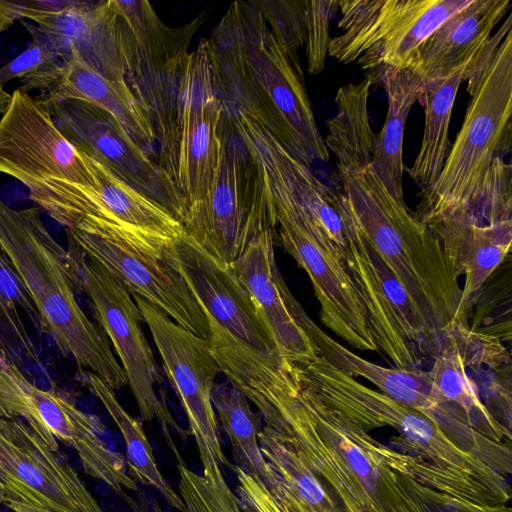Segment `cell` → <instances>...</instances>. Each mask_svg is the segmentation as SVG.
I'll use <instances>...</instances> for the list:
<instances>
[{"instance_id": "obj_3", "label": "cell", "mask_w": 512, "mask_h": 512, "mask_svg": "<svg viewBox=\"0 0 512 512\" xmlns=\"http://www.w3.org/2000/svg\"><path fill=\"white\" fill-rule=\"evenodd\" d=\"M297 378L326 406L366 431L391 427L393 448L402 453L397 472L461 500L507 504L505 475L481 452L439 422L371 389L320 356L293 364ZM392 448V447H391Z\"/></svg>"}, {"instance_id": "obj_26", "label": "cell", "mask_w": 512, "mask_h": 512, "mask_svg": "<svg viewBox=\"0 0 512 512\" xmlns=\"http://www.w3.org/2000/svg\"><path fill=\"white\" fill-rule=\"evenodd\" d=\"M383 85L388 100L386 120L375 135L373 168L384 187L400 203L403 197V136L412 105L423 90L422 79L413 68H385L373 79ZM372 81V83H373Z\"/></svg>"}, {"instance_id": "obj_15", "label": "cell", "mask_w": 512, "mask_h": 512, "mask_svg": "<svg viewBox=\"0 0 512 512\" xmlns=\"http://www.w3.org/2000/svg\"><path fill=\"white\" fill-rule=\"evenodd\" d=\"M51 512H103L66 458L19 418H0V504Z\"/></svg>"}, {"instance_id": "obj_39", "label": "cell", "mask_w": 512, "mask_h": 512, "mask_svg": "<svg viewBox=\"0 0 512 512\" xmlns=\"http://www.w3.org/2000/svg\"><path fill=\"white\" fill-rule=\"evenodd\" d=\"M398 473L410 496L412 512H511L507 504H479L457 499Z\"/></svg>"}, {"instance_id": "obj_36", "label": "cell", "mask_w": 512, "mask_h": 512, "mask_svg": "<svg viewBox=\"0 0 512 512\" xmlns=\"http://www.w3.org/2000/svg\"><path fill=\"white\" fill-rule=\"evenodd\" d=\"M269 29L290 58L300 64L298 50L304 44L305 0L255 1Z\"/></svg>"}, {"instance_id": "obj_5", "label": "cell", "mask_w": 512, "mask_h": 512, "mask_svg": "<svg viewBox=\"0 0 512 512\" xmlns=\"http://www.w3.org/2000/svg\"><path fill=\"white\" fill-rule=\"evenodd\" d=\"M465 81L471 100L439 177L419 194L415 215L421 222L448 215L480 221L493 162L511 147V14L469 63Z\"/></svg>"}, {"instance_id": "obj_29", "label": "cell", "mask_w": 512, "mask_h": 512, "mask_svg": "<svg viewBox=\"0 0 512 512\" xmlns=\"http://www.w3.org/2000/svg\"><path fill=\"white\" fill-rule=\"evenodd\" d=\"M472 59L447 75L423 84L418 100L425 108L423 138L419 153L407 170L421 192L435 183L444 166L449 144L448 130L452 108Z\"/></svg>"}, {"instance_id": "obj_16", "label": "cell", "mask_w": 512, "mask_h": 512, "mask_svg": "<svg viewBox=\"0 0 512 512\" xmlns=\"http://www.w3.org/2000/svg\"><path fill=\"white\" fill-rule=\"evenodd\" d=\"M274 236L308 274L321 307V320L354 348L377 351L365 308L343 262L309 230L287 202L266 196Z\"/></svg>"}, {"instance_id": "obj_23", "label": "cell", "mask_w": 512, "mask_h": 512, "mask_svg": "<svg viewBox=\"0 0 512 512\" xmlns=\"http://www.w3.org/2000/svg\"><path fill=\"white\" fill-rule=\"evenodd\" d=\"M297 318L313 343L317 355L340 372L369 380L380 392L432 417L442 427H447L460 418L456 407L436 401L429 371L374 364L327 335L311 320L302 306L298 310Z\"/></svg>"}, {"instance_id": "obj_9", "label": "cell", "mask_w": 512, "mask_h": 512, "mask_svg": "<svg viewBox=\"0 0 512 512\" xmlns=\"http://www.w3.org/2000/svg\"><path fill=\"white\" fill-rule=\"evenodd\" d=\"M169 254L193 290L209 322L213 353L227 378H264L284 359L252 301L229 268L205 252L183 230Z\"/></svg>"}, {"instance_id": "obj_30", "label": "cell", "mask_w": 512, "mask_h": 512, "mask_svg": "<svg viewBox=\"0 0 512 512\" xmlns=\"http://www.w3.org/2000/svg\"><path fill=\"white\" fill-rule=\"evenodd\" d=\"M79 381L103 404L119 428L126 444V463L130 477L134 481L155 488L170 506L186 512L180 495L165 480L157 467L142 423L122 407L115 390L94 373L80 372Z\"/></svg>"}, {"instance_id": "obj_44", "label": "cell", "mask_w": 512, "mask_h": 512, "mask_svg": "<svg viewBox=\"0 0 512 512\" xmlns=\"http://www.w3.org/2000/svg\"><path fill=\"white\" fill-rule=\"evenodd\" d=\"M6 358L4 352L0 349V360Z\"/></svg>"}, {"instance_id": "obj_21", "label": "cell", "mask_w": 512, "mask_h": 512, "mask_svg": "<svg viewBox=\"0 0 512 512\" xmlns=\"http://www.w3.org/2000/svg\"><path fill=\"white\" fill-rule=\"evenodd\" d=\"M274 245V231L269 228L227 267L250 297L280 356L290 363H301L318 355L298 321L301 305L281 276Z\"/></svg>"}, {"instance_id": "obj_31", "label": "cell", "mask_w": 512, "mask_h": 512, "mask_svg": "<svg viewBox=\"0 0 512 512\" xmlns=\"http://www.w3.org/2000/svg\"><path fill=\"white\" fill-rule=\"evenodd\" d=\"M431 357L433 365L429 372L436 401L455 406L464 414L469 424L486 437L497 442H501L506 436L510 438V431L486 409L460 356L449 345L438 340Z\"/></svg>"}, {"instance_id": "obj_7", "label": "cell", "mask_w": 512, "mask_h": 512, "mask_svg": "<svg viewBox=\"0 0 512 512\" xmlns=\"http://www.w3.org/2000/svg\"><path fill=\"white\" fill-rule=\"evenodd\" d=\"M66 232L70 248L116 279L131 295L210 340L206 314L169 254V242L176 236L97 217H85Z\"/></svg>"}, {"instance_id": "obj_2", "label": "cell", "mask_w": 512, "mask_h": 512, "mask_svg": "<svg viewBox=\"0 0 512 512\" xmlns=\"http://www.w3.org/2000/svg\"><path fill=\"white\" fill-rule=\"evenodd\" d=\"M216 90L225 107L266 128L307 166L330 159L295 63L255 1L232 3L207 39Z\"/></svg>"}, {"instance_id": "obj_13", "label": "cell", "mask_w": 512, "mask_h": 512, "mask_svg": "<svg viewBox=\"0 0 512 512\" xmlns=\"http://www.w3.org/2000/svg\"><path fill=\"white\" fill-rule=\"evenodd\" d=\"M42 104L57 129L76 150L163 206L183 224L187 202L176 182L111 114L75 99Z\"/></svg>"}, {"instance_id": "obj_10", "label": "cell", "mask_w": 512, "mask_h": 512, "mask_svg": "<svg viewBox=\"0 0 512 512\" xmlns=\"http://www.w3.org/2000/svg\"><path fill=\"white\" fill-rule=\"evenodd\" d=\"M217 166L205 195L187 207L183 228L210 256L228 266L262 232L272 216L255 164L223 108Z\"/></svg>"}, {"instance_id": "obj_37", "label": "cell", "mask_w": 512, "mask_h": 512, "mask_svg": "<svg viewBox=\"0 0 512 512\" xmlns=\"http://www.w3.org/2000/svg\"><path fill=\"white\" fill-rule=\"evenodd\" d=\"M339 0H305L304 44L309 74L322 72L330 43L329 25Z\"/></svg>"}, {"instance_id": "obj_33", "label": "cell", "mask_w": 512, "mask_h": 512, "mask_svg": "<svg viewBox=\"0 0 512 512\" xmlns=\"http://www.w3.org/2000/svg\"><path fill=\"white\" fill-rule=\"evenodd\" d=\"M19 309L40 328V316L22 280L0 246V320L14 334L27 356L38 362L34 345L20 318Z\"/></svg>"}, {"instance_id": "obj_19", "label": "cell", "mask_w": 512, "mask_h": 512, "mask_svg": "<svg viewBox=\"0 0 512 512\" xmlns=\"http://www.w3.org/2000/svg\"><path fill=\"white\" fill-rule=\"evenodd\" d=\"M80 153L93 176L94 187L51 179L29 190L30 199L59 224L69 229L85 217H97L171 237L184 230L163 206Z\"/></svg>"}, {"instance_id": "obj_28", "label": "cell", "mask_w": 512, "mask_h": 512, "mask_svg": "<svg viewBox=\"0 0 512 512\" xmlns=\"http://www.w3.org/2000/svg\"><path fill=\"white\" fill-rule=\"evenodd\" d=\"M270 473L268 491L287 512H345L305 459L266 426L258 434Z\"/></svg>"}, {"instance_id": "obj_11", "label": "cell", "mask_w": 512, "mask_h": 512, "mask_svg": "<svg viewBox=\"0 0 512 512\" xmlns=\"http://www.w3.org/2000/svg\"><path fill=\"white\" fill-rule=\"evenodd\" d=\"M148 325L164 372L186 413L203 466V477L224 480L221 466H229L220 443L212 404L215 379L221 373L208 339L176 324L157 307L132 295Z\"/></svg>"}, {"instance_id": "obj_8", "label": "cell", "mask_w": 512, "mask_h": 512, "mask_svg": "<svg viewBox=\"0 0 512 512\" xmlns=\"http://www.w3.org/2000/svg\"><path fill=\"white\" fill-rule=\"evenodd\" d=\"M125 83L156 133L159 161L174 179L177 97L189 45L207 17L164 24L147 1L114 0Z\"/></svg>"}, {"instance_id": "obj_34", "label": "cell", "mask_w": 512, "mask_h": 512, "mask_svg": "<svg viewBox=\"0 0 512 512\" xmlns=\"http://www.w3.org/2000/svg\"><path fill=\"white\" fill-rule=\"evenodd\" d=\"M438 340L449 345L465 368L473 373L485 367L497 369L510 364V353L496 335L476 331L459 322L446 327Z\"/></svg>"}, {"instance_id": "obj_41", "label": "cell", "mask_w": 512, "mask_h": 512, "mask_svg": "<svg viewBox=\"0 0 512 512\" xmlns=\"http://www.w3.org/2000/svg\"><path fill=\"white\" fill-rule=\"evenodd\" d=\"M3 505L8 507L13 512H51V511L45 510L40 507H36L33 505H29V504L17 502V501L6 502Z\"/></svg>"}, {"instance_id": "obj_17", "label": "cell", "mask_w": 512, "mask_h": 512, "mask_svg": "<svg viewBox=\"0 0 512 512\" xmlns=\"http://www.w3.org/2000/svg\"><path fill=\"white\" fill-rule=\"evenodd\" d=\"M176 113L174 180L188 207L207 192L221 146L223 103L216 90L207 39L188 54Z\"/></svg>"}, {"instance_id": "obj_35", "label": "cell", "mask_w": 512, "mask_h": 512, "mask_svg": "<svg viewBox=\"0 0 512 512\" xmlns=\"http://www.w3.org/2000/svg\"><path fill=\"white\" fill-rule=\"evenodd\" d=\"M180 497L186 512H243L237 496L225 480H207L179 464Z\"/></svg>"}, {"instance_id": "obj_25", "label": "cell", "mask_w": 512, "mask_h": 512, "mask_svg": "<svg viewBox=\"0 0 512 512\" xmlns=\"http://www.w3.org/2000/svg\"><path fill=\"white\" fill-rule=\"evenodd\" d=\"M510 9L508 0H471L435 30L418 50L413 69L425 84L471 60Z\"/></svg>"}, {"instance_id": "obj_40", "label": "cell", "mask_w": 512, "mask_h": 512, "mask_svg": "<svg viewBox=\"0 0 512 512\" xmlns=\"http://www.w3.org/2000/svg\"><path fill=\"white\" fill-rule=\"evenodd\" d=\"M479 379V396L491 416L510 431L511 424V365L497 369L483 368L474 373Z\"/></svg>"}, {"instance_id": "obj_32", "label": "cell", "mask_w": 512, "mask_h": 512, "mask_svg": "<svg viewBox=\"0 0 512 512\" xmlns=\"http://www.w3.org/2000/svg\"><path fill=\"white\" fill-rule=\"evenodd\" d=\"M212 404L232 444L237 468L268 489L270 473L258 441L260 418L248 398L231 384H215Z\"/></svg>"}, {"instance_id": "obj_12", "label": "cell", "mask_w": 512, "mask_h": 512, "mask_svg": "<svg viewBox=\"0 0 512 512\" xmlns=\"http://www.w3.org/2000/svg\"><path fill=\"white\" fill-rule=\"evenodd\" d=\"M343 212L347 246L342 262L365 308L378 352L396 368H418L422 357L431 355L436 338L404 287Z\"/></svg>"}, {"instance_id": "obj_42", "label": "cell", "mask_w": 512, "mask_h": 512, "mask_svg": "<svg viewBox=\"0 0 512 512\" xmlns=\"http://www.w3.org/2000/svg\"><path fill=\"white\" fill-rule=\"evenodd\" d=\"M10 99L11 94L5 91L3 87H0V114H2L6 110L10 102Z\"/></svg>"}, {"instance_id": "obj_6", "label": "cell", "mask_w": 512, "mask_h": 512, "mask_svg": "<svg viewBox=\"0 0 512 512\" xmlns=\"http://www.w3.org/2000/svg\"><path fill=\"white\" fill-rule=\"evenodd\" d=\"M0 246L22 280L48 334L80 372H92L112 389L128 384L107 337L75 297L77 268L44 225L37 207L15 209L0 198Z\"/></svg>"}, {"instance_id": "obj_27", "label": "cell", "mask_w": 512, "mask_h": 512, "mask_svg": "<svg viewBox=\"0 0 512 512\" xmlns=\"http://www.w3.org/2000/svg\"><path fill=\"white\" fill-rule=\"evenodd\" d=\"M471 0H408L385 36L356 63L372 81L385 68H413L421 45Z\"/></svg>"}, {"instance_id": "obj_22", "label": "cell", "mask_w": 512, "mask_h": 512, "mask_svg": "<svg viewBox=\"0 0 512 512\" xmlns=\"http://www.w3.org/2000/svg\"><path fill=\"white\" fill-rule=\"evenodd\" d=\"M20 82L22 85L19 89L24 92L33 89L42 91L38 100L44 104L75 99L100 107L159 159L158 141L152 123L126 84L112 81L74 58L24 77Z\"/></svg>"}, {"instance_id": "obj_43", "label": "cell", "mask_w": 512, "mask_h": 512, "mask_svg": "<svg viewBox=\"0 0 512 512\" xmlns=\"http://www.w3.org/2000/svg\"><path fill=\"white\" fill-rule=\"evenodd\" d=\"M268 500L273 512H287L276 502L270 492H268Z\"/></svg>"}, {"instance_id": "obj_24", "label": "cell", "mask_w": 512, "mask_h": 512, "mask_svg": "<svg viewBox=\"0 0 512 512\" xmlns=\"http://www.w3.org/2000/svg\"><path fill=\"white\" fill-rule=\"evenodd\" d=\"M422 222L440 242L454 275H465L461 306L468 321L474 299L510 251L512 222L480 224L453 215Z\"/></svg>"}, {"instance_id": "obj_4", "label": "cell", "mask_w": 512, "mask_h": 512, "mask_svg": "<svg viewBox=\"0 0 512 512\" xmlns=\"http://www.w3.org/2000/svg\"><path fill=\"white\" fill-rule=\"evenodd\" d=\"M258 411L265 426L327 484L345 512H412L400 475L388 463V446L326 406L293 366Z\"/></svg>"}, {"instance_id": "obj_14", "label": "cell", "mask_w": 512, "mask_h": 512, "mask_svg": "<svg viewBox=\"0 0 512 512\" xmlns=\"http://www.w3.org/2000/svg\"><path fill=\"white\" fill-rule=\"evenodd\" d=\"M77 268V290L89 299L94 317L120 359L128 384L145 421L157 419L163 429H177L172 416L156 392L159 368L143 333L142 313L131 294L112 276L70 249Z\"/></svg>"}, {"instance_id": "obj_38", "label": "cell", "mask_w": 512, "mask_h": 512, "mask_svg": "<svg viewBox=\"0 0 512 512\" xmlns=\"http://www.w3.org/2000/svg\"><path fill=\"white\" fill-rule=\"evenodd\" d=\"M20 22L31 35L32 42L24 52L0 68L1 87L14 78L22 79L61 63L56 50L42 30L27 21Z\"/></svg>"}, {"instance_id": "obj_1", "label": "cell", "mask_w": 512, "mask_h": 512, "mask_svg": "<svg viewBox=\"0 0 512 512\" xmlns=\"http://www.w3.org/2000/svg\"><path fill=\"white\" fill-rule=\"evenodd\" d=\"M370 85L341 86L337 112L327 121L326 147L335 158L336 188L354 225L371 243L427 321L436 341L454 322L468 326L462 288L438 239L405 203L396 201L374 171L375 133Z\"/></svg>"}, {"instance_id": "obj_20", "label": "cell", "mask_w": 512, "mask_h": 512, "mask_svg": "<svg viewBox=\"0 0 512 512\" xmlns=\"http://www.w3.org/2000/svg\"><path fill=\"white\" fill-rule=\"evenodd\" d=\"M26 19L37 24L61 61L77 59L126 84L114 0H36Z\"/></svg>"}, {"instance_id": "obj_18", "label": "cell", "mask_w": 512, "mask_h": 512, "mask_svg": "<svg viewBox=\"0 0 512 512\" xmlns=\"http://www.w3.org/2000/svg\"><path fill=\"white\" fill-rule=\"evenodd\" d=\"M0 173L28 189L51 179L94 187L81 153L60 133L47 108L19 88L0 117Z\"/></svg>"}]
</instances>
